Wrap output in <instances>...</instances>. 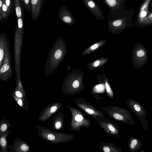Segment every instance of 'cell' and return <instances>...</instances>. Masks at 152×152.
<instances>
[{
  "instance_id": "cell-1",
  "label": "cell",
  "mask_w": 152,
  "mask_h": 152,
  "mask_svg": "<svg viewBox=\"0 0 152 152\" xmlns=\"http://www.w3.org/2000/svg\"><path fill=\"white\" fill-rule=\"evenodd\" d=\"M109 8L110 12L107 17L117 19L128 14L131 11L127 10L125 4L126 0H102Z\"/></svg>"
},
{
  "instance_id": "cell-2",
  "label": "cell",
  "mask_w": 152,
  "mask_h": 152,
  "mask_svg": "<svg viewBox=\"0 0 152 152\" xmlns=\"http://www.w3.org/2000/svg\"><path fill=\"white\" fill-rule=\"evenodd\" d=\"M132 61L134 69H141L147 62V51L145 46L139 42L135 44L132 52Z\"/></svg>"
},
{
  "instance_id": "cell-3",
  "label": "cell",
  "mask_w": 152,
  "mask_h": 152,
  "mask_svg": "<svg viewBox=\"0 0 152 152\" xmlns=\"http://www.w3.org/2000/svg\"><path fill=\"white\" fill-rule=\"evenodd\" d=\"M126 103L139 120L142 128L148 129V122L146 119L148 114L145 109L139 102L132 99L129 98Z\"/></svg>"
},
{
  "instance_id": "cell-4",
  "label": "cell",
  "mask_w": 152,
  "mask_h": 152,
  "mask_svg": "<svg viewBox=\"0 0 152 152\" xmlns=\"http://www.w3.org/2000/svg\"><path fill=\"white\" fill-rule=\"evenodd\" d=\"M62 55V52L59 49H57L55 43L52 47L47 58L46 62L45 75H50L56 69L57 61L61 58Z\"/></svg>"
},
{
  "instance_id": "cell-5",
  "label": "cell",
  "mask_w": 152,
  "mask_h": 152,
  "mask_svg": "<svg viewBox=\"0 0 152 152\" xmlns=\"http://www.w3.org/2000/svg\"><path fill=\"white\" fill-rule=\"evenodd\" d=\"M35 127L37 129L38 135L44 140L57 144L62 140L63 135L60 133L53 132L39 124L36 125Z\"/></svg>"
},
{
  "instance_id": "cell-6",
  "label": "cell",
  "mask_w": 152,
  "mask_h": 152,
  "mask_svg": "<svg viewBox=\"0 0 152 152\" xmlns=\"http://www.w3.org/2000/svg\"><path fill=\"white\" fill-rule=\"evenodd\" d=\"M0 79L7 81L8 78L12 77L13 71L11 63V55L10 50L6 53L1 65L0 66Z\"/></svg>"
},
{
  "instance_id": "cell-7",
  "label": "cell",
  "mask_w": 152,
  "mask_h": 152,
  "mask_svg": "<svg viewBox=\"0 0 152 152\" xmlns=\"http://www.w3.org/2000/svg\"><path fill=\"white\" fill-rule=\"evenodd\" d=\"M151 0H143L136 18L134 26L141 28L145 27V24L149 12V6Z\"/></svg>"
},
{
  "instance_id": "cell-8",
  "label": "cell",
  "mask_w": 152,
  "mask_h": 152,
  "mask_svg": "<svg viewBox=\"0 0 152 152\" xmlns=\"http://www.w3.org/2000/svg\"><path fill=\"white\" fill-rule=\"evenodd\" d=\"M86 8L90 11L97 20L105 19L103 10L93 0H82Z\"/></svg>"
},
{
  "instance_id": "cell-9",
  "label": "cell",
  "mask_w": 152,
  "mask_h": 152,
  "mask_svg": "<svg viewBox=\"0 0 152 152\" xmlns=\"http://www.w3.org/2000/svg\"><path fill=\"white\" fill-rule=\"evenodd\" d=\"M60 105L59 103L55 102L44 107L39 114L38 120L44 122L49 119L57 112Z\"/></svg>"
},
{
  "instance_id": "cell-10",
  "label": "cell",
  "mask_w": 152,
  "mask_h": 152,
  "mask_svg": "<svg viewBox=\"0 0 152 152\" xmlns=\"http://www.w3.org/2000/svg\"><path fill=\"white\" fill-rule=\"evenodd\" d=\"M10 152H30L27 143L19 138L15 139L12 145H9Z\"/></svg>"
},
{
  "instance_id": "cell-11",
  "label": "cell",
  "mask_w": 152,
  "mask_h": 152,
  "mask_svg": "<svg viewBox=\"0 0 152 152\" xmlns=\"http://www.w3.org/2000/svg\"><path fill=\"white\" fill-rule=\"evenodd\" d=\"M58 15L61 21L66 24H73L75 22V18L66 5H63L60 7Z\"/></svg>"
},
{
  "instance_id": "cell-12",
  "label": "cell",
  "mask_w": 152,
  "mask_h": 152,
  "mask_svg": "<svg viewBox=\"0 0 152 152\" xmlns=\"http://www.w3.org/2000/svg\"><path fill=\"white\" fill-rule=\"evenodd\" d=\"M45 0H31V18L34 21L37 20L40 15Z\"/></svg>"
},
{
  "instance_id": "cell-13",
  "label": "cell",
  "mask_w": 152,
  "mask_h": 152,
  "mask_svg": "<svg viewBox=\"0 0 152 152\" xmlns=\"http://www.w3.org/2000/svg\"><path fill=\"white\" fill-rule=\"evenodd\" d=\"M10 45L9 40L6 35L4 33L0 34V66L3 62L6 52L10 50Z\"/></svg>"
},
{
  "instance_id": "cell-14",
  "label": "cell",
  "mask_w": 152,
  "mask_h": 152,
  "mask_svg": "<svg viewBox=\"0 0 152 152\" xmlns=\"http://www.w3.org/2000/svg\"><path fill=\"white\" fill-rule=\"evenodd\" d=\"M11 134L8 130L6 132L0 133V145L1 152H8L7 148L9 147L7 137Z\"/></svg>"
},
{
  "instance_id": "cell-15",
  "label": "cell",
  "mask_w": 152,
  "mask_h": 152,
  "mask_svg": "<svg viewBox=\"0 0 152 152\" xmlns=\"http://www.w3.org/2000/svg\"><path fill=\"white\" fill-rule=\"evenodd\" d=\"M142 143L138 138L134 137H131L129 141V147L131 152H136L141 148Z\"/></svg>"
},
{
  "instance_id": "cell-16",
  "label": "cell",
  "mask_w": 152,
  "mask_h": 152,
  "mask_svg": "<svg viewBox=\"0 0 152 152\" xmlns=\"http://www.w3.org/2000/svg\"><path fill=\"white\" fill-rule=\"evenodd\" d=\"M12 96H14L18 98L22 99L25 101H28L25 91L22 87L19 85L17 86L14 91L11 93Z\"/></svg>"
},
{
  "instance_id": "cell-17",
  "label": "cell",
  "mask_w": 152,
  "mask_h": 152,
  "mask_svg": "<svg viewBox=\"0 0 152 152\" xmlns=\"http://www.w3.org/2000/svg\"><path fill=\"white\" fill-rule=\"evenodd\" d=\"M15 12L17 19L24 17V7L22 4L21 0H14Z\"/></svg>"
},
{
  "instance_id": "cell-18",
  "label": "cell",
  "mask_w": 152,
  "mask_h": 152,
  "mask_svg": "<svg viewBox=\"0 0 152 152\" xmlns=\"http://www.w3.org/2000/svg\"><path fill=\"white\" fill-rule=\"evenodd\" d=\"M11 126L10 122L7 120L5 119L1 120L0 122V133L6 132Z\"/></svg>"
},
{
  "instance_id": "cell-19",
  "label": "cell",
  "mask_w": 152,
  "mask_h": 152,
  "mask_svg": "<svg viewBox=\"0 0 152 152\" xmlns=\"http://www.w3.org/2000/svg\"><path fill=\"white\" fill-rule=\"evenodd\" d=\"M62 125L61 122L59 120L58 114L53 118L51 128L53 129L58 130L61 128Z\"/></svg>"
},
{
  "instance_id": "cell-20",
  "label": "cell",
  "mask_w": 152,
  "mask_h": 152,
  "mask_svg": "<svg viewBox=\"0 0 152 152\" xmlns=\"http://www.w3.org/2000/svg\"><path fill=\"white\" fill-rule=\"evenodd\" d=\"M2 9L3 19L4 20H7L10 15L8 7L5 3V1L3 0Z\"/></svg>"
},
{
  "instance_id": "cell-21",
  "label": "cell",
  "mask_w": 152,
  "mask_h": 152,
  "mask_svg": "<svg viewBox=\"0 0 152 152\" xmlns=\"http://www.w3.org/2000/svg\"><path fill=\"white\" fill-rule=\"evenodd\" d=\"M5 3L7 6L10 15L15 12L14 0H5Z\"/></svg>"
},
{
  "instance_id": "cell-22",
  "label": "cell",
  "mask_w": 152,
  "mask_h": 152,
  "mask_svg": "<svg viewBox=\"0 0 152 152\" xmlns=\"http://www.w3.org/2000/svg\"><path fill=\"white\" fill-rule=\"evenodd\" d=\"M21 1L23 7L29 13L31 12V0H21Z\"/></svg>"
},
{
  "instance_id": "cell-23",
  "label": "cell",
  "mask_w": 152,
  "mask_h": 152,
  "mask_svg": "<svg viewBox=\"0 0 152 152\" xmlns=\"http://www.w3.org/2000/svg\"><path fill=\"white\" fill-rule=\"evenodd\" d=\"M152 25V9L149 10L147 16L145 24V26L147 27Z\"/></svg>"
},
{
  "instance_id": "cell-24",
  "label": "cell",
  "mask_w": 152,
  "mask_h": 152,
  "mask_svg": "<svg viewBox=\"0 0 152 152\" xmlns=\"http://www.w3.org/2000/svg\"><path fill=\"white\" fill-rule=\"evenodd\" d=\"M3 0H0V21H4L2 18V7L3 3Z\"/></svg>"
},
{
  "instance_id": "cell-25",
  "label": "cell",
  "mask_w": 152,
  "mask_h": 152,
  "mask_svg": "<svg viewBox=\"0 0 152 152\" xmlns=\"http://www.w3.org/2000/svg\"><path fill=\"white\" fill-rule=\"evenodd\" d=\"M75 119L76 121L80 122L83 120V117L81 115H77L75 117Z\"/></svg>"
},
{
  "instance_id": "cell-26",
  "label": "cell",
  "mask_w": 152,
  "mask_h": 152,
  "mask_svg": "<svg viewBox=\"0 0 152 152\" xmlns=\"http://www.w3.org/2000/svg\"><path fill=\"white\" fill-rule=\"evenodd\" d=\"M79 83L77 80L75 81L72 84L74 88H77L79 86Z\"/></svg>"
},
{
  "instance_id": "cell-27",
  "label": "cell",
  "mask_w": 152,
  "mask_h": 152,
  "mask_svg": "<svg viewBox=\"0 0 152 152\" xmlns=\"http://www.w3.org/2000/svg\"><path fill=\"white\" fill-rule=\"evenodd\" d=\"M108 127L109 129L111 131L114 132L115 131V127L112 124H108Z\"/></svg>"
},
{
  "instance_id": "cell-28",
  "label": "cell",
  "mask_w": 152,
  "mask_h": 152,
  "mask_svg": "<svg viewBox=\"0 0 152 152\" xmlns=\"http://www.w3.org/2000/svg\"><path fill=\"white\" fill-rule=\"evenodd\" d=\"M85 111L86 112L89 114H92L94 113V111L88 108L86 109Z\"/></svg>"
},
{
  "instance_id": "cell-29",
  "label": "cell",
  "mask_w": 152,
  "mask_h": 152,
  "mask_svg": "<svg viewBox=\"0 0 152 152\" xmlns=\"http://www.w3.org/2000/svg\"><path fill=\"white\" fill-rule=\"evenodd\" d=\"M103 150L104 152H110V151L109 148L107 147H104L103 148Z\"/></svg>"
},
{
  "instance_id": "cell-30",
  "label": "cell",
  "mask_w": 152,
  "mask_h": 152,
  "mask_svg": "<svg viewBox=\"0 0 152 152\" xmlns=\"http://www.w3.org/2000/svg\"><path fill=\"white\" fill-rule=\"evenodd\" d=\"M105 85L107 92L108 93L110 92V89L109 85L107 83H106Z\"/></svg>"
},
{
  "instance_id": "cell-31",
  "label": "cell",
  "mask_w": 152,
  "mask_h": 152,
  "mask_svg": "<svg viewBox=\"0 0 152 152\" xmlns=\"http://www.w3.org/2000/svg\"><path fill=\"white\" fill-rule=\"evenodd\" d=\"M98 47V45L97 44H95L91 47V48L92 50H94L97 48Z\"/></svg>"
},
{
  "instance_id": "cell-32",
  "label": "cell",
  "mask_w": 152,
  "mask_h": 152,
  "mask_svg": "<svg viewBox=\"0 0 152 152\" xmlns=\"http://www.w3.org/2000/svg\"><path fill=\"white\" fill-rule=\"evenodd\" d=\"M99 64V61H96L95 62L94 64V65L95 66H97Z\"/></svg>"
},
{
  "instance_id": "cell-33",
  "label": "cell",
  "mask_w": 152,
  "mask_h": 152,
  "mask_svg": "<svg viewBox=\"0 0 152 152\" xmlns=\"http://www.w3.org/2000/svg\"><path fill=\"white\" fill-rule=\"evenodd\" d=\"M149 7H150L151 8L152 7V0H151L150 3Z\"/></svg>"
},
{
  "instance_id": "cell-34",
  "label": "cell",
  "mask_w": 152,
  "mask_h": 152,
  "mask_svg": "<svg viewBox=\"0 0 152 152\" xmlns=\"http://www.w3.org/2000/svg\"><path fill=\"white\" fill-rule=\"evenodd\" d=\"M145 152V151L144 150V149H141V151H140V152Z\"/></svg>"
},
{
  "instance_id": "cell-35",
  "label": "cell",
  "mask_w": 152,
  "mask_h": 152,
  "mask_svg": "<svg viewBox=\"0 0 152 152\" xmlns=\"http://www.w3.org/2000/svg\"><path fill=\"white\" fill-rule=\"evenodd\" d=\"M151 56H152V51H151Z\"/></svg>"
},
{
  "instance_id": "cell-36",
  "label": "cell",
  "mask_w": 152,
  "mask_h": 152,
  "mask_svg": "<svg viewBox=\"0 0 152 152\" xmlns=\"http://www.w3.org/2000/svg\"><path fill=\"white\" fill-rule=\"evenodd\" d=\"M4 0V1H5V0Z\"/></svg>"
}]
</instances>
